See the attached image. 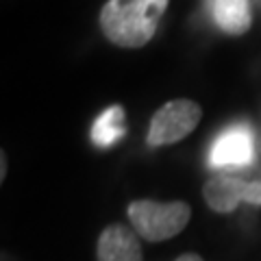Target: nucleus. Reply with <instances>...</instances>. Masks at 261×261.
Returning <instances> with one entry per match:
<instances>
[{
  "label": "nucleus",
  "mask_w": 261,
  "mask_h": 261,
  "mask_svg": "<svg viewBox=\"0 0 261 261\" xmlns=\"http://www.w3.org/2000/svg\"><path fill=\"white\" fill-rule=\"evenodd\" d=\"M170 0H109L100 11V29L120 48H142L152 39Z\"/></svg>",
  "instance_id": "f257e3e1"
},
{
  "label": "nucleus",
  "mask_w": 261,
  "mask_h": 261,
  "mask_svg": "<svg viewBox=\"0 0 261 261\" xmlns=\"http://www.w3.org/2000/svg\"><path fill=\"white\" fill-rule=\"evenodd\" d=\"M192 209L187 202H157V200H135L128 205L130 224L144 240L163 242L178 235L190 222Z\"/></svg>",
  "instance_id": "f03ea898"
},
{
  "label": "nucleus",
  "mask_w": 261,
  "mask_h": 261,
  "mask_svg": "<svg viewBox=\"0 0 261 261\" xmlns=\"http://www.w3.org/2000/svg\"><path fill=\"white\" fill-rule=\"evenodd\" d=\"M255 130L248 122H233L216 135L207 163L214 170H244L255 163Z\"/></svg>",
  "instance_id": "7ed1b4c3"
},
{
  "label": "nucleus",
  "mask_w": 261,
  "mask_h": 261,
  "mask_svg": "<svg viewBox=\"0 0 261 261\" xmlns=\"http://www.w3.org/2000/svg\"><path fill=\"white\" fill-rule=\"evenodd\" d=\"M202 111L198 102L187 100V98H178V100H170L152 116L150 128H148V144L150 146H166L183 140L198 126Z\"/></svg>",
  "instance_id": "20e7f679"
},
{
  "label": "nucleus",
  "mask_w": 261,
  "mask_h": 261,
  "mask_svg": "<svg viewBox=\"0 0 261 261\" xmlns=\"http://www.w3.org/2000/svg\"><path fill=\"white\" fill-rule=\"evenodd\" d=\"M205 200L207 205L218 211V214H228L233 211L240 202H248V205H261V183L259 181H244L238 176L218 174L209 178L205 183Z\"/></svg>",
  "instance_id": "39448f33"
},
{
  "label": "nucleus",
  "mask_w": 261,
  "mask_h": 261,
  "mask_svg": "<svg viewBox=\"0 0 261 261\" xmlns=\"http://www.w3.org/2000/svg\"><path fill=\"white\" fill-rule=\"evenodd\" d=\"M98 261H144L137 235L124 224H109L98 238Z\"/></svg>",
  "instance_id": "423d86ee"
},
{
  "label": "nucleus",
  "mask_w": 261,
  "mask_h": 261,
  "mask_svg": "<svg viewBox=\"0 0 261 261\" xmlns=\"http://www.w3.org/2000/svg\"><path fill=\"white\" fill-rule=\"evenodd\" d=\"M211 18L226 35H244L250 29L252 15L248 0H209Z\"/></svg>",
  "instance_id": "0eeeda50"
},
{
  "label": "nucleus",
  "mask_w": 261,
  "mask_h": 261,
  "mask_svg": "<svg viewBox=\"0 0 261 261\" xmlns=\"http://www.w3.org/2000/svg\"><path fill=\"white\" fill-rule=\"evenodd\" d=\"M124 109L120 105H111L105 109L100 116L94 120L92 126V142L98 148H111L113 144H118L122 137L126 135V124H124Z\"/></svg>",
  "instance_id": "6e6552de"
},
{
  "label": "nucleus",
  "mask_w": 261,
  "mask_h": 261,
  "mask_svg": "<svg viewBox=\"0 0 261 261\" xmlns=\"http://www.w3.org/2000/svg\"><path fill=\"white\" fill-rule=\"evenodd\" d=\"M176 261H202L198 255H192V252H187V255H181Z\"/></svg>",
  "instance_id": "1a4fd4ad"
}]
</instances>
